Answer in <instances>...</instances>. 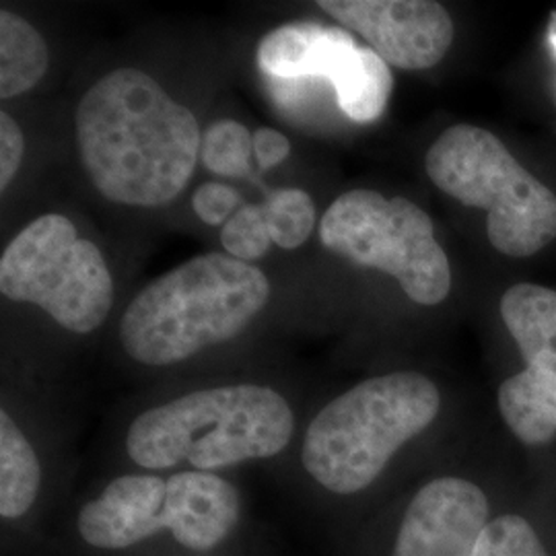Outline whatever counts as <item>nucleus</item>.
<instances>
[{
    "mask_svg": "<svg viewBox=\"0 0 556 556\" xmlns=\"http://www.w3.org/2000/svg\"><path fill=\"white\" fill-rule=\"evenodd\" d=\"M75 124L85 172L112 202L163 206L194 174L199 119L142 71L103 75L80 98Z\"/></svg>",
    "mask_w": 556,
    "mask_h": 556,
    "instance_id": "obj_1",
    "label": "nucleus"
},
{
    "mask_svg": "<svg viewBox=\"0 0 556 556\" xmlns=\"http://www.w3.org/2000/svg\"><path fill=\"white\" fill-rule=\"evenodd\" d=\"M270 299L266 275L241 260L204 254L140 291L119 321L128 357L167 367L241 334Z\"/></svg>",
    "mask_w": 556,
    "mask_h": 556,
    "instance_id": "obj_2",
    "label": "nucleus"
},
{
    "mask_svg": "<svg viewBox=\"0 0 556 556\" xmlns=\"http://www.w3.org/2000/svg\"><path fill=\"white\" fill-rule=\"evenodd\" d=\"M295 431L289 402L268 386L197 390L135 418L126 452L147 470L188 462L200 472L280 454Z\"/></svg>",
    "mask_w": 556,
    "mask_h": 556,
    "instance_id": "obj_3",
    "label": "nucleus"
},
{
    "mask_svg": "<svg viewBox=\"0 0 556 556\" xmlns=\"http://www.w3.org/2000/svg\"><path fill=\"white\" fill-rule=\"evenodd\" d=\"M438 386L417 371L365 379L309 422L301 447L307 475L334 495L371 486L397 450L439 415Z\"/></svg>",
    "mask_w": 556,
    "mask_h": 556,
    "instance_id": "obj_4",
    "label": "nucleus"
},
{
    "mask_svg": "<svg viewBox=\"0 0 556 556\" xmlns=\"http://www.w3.org/2000/svg\"><path fill=\"white\" fill-rule=\"evenodd\" d=\"M425 169L443 194L486 213V236L501 254L530 258L555 241V192L493 132L450 126L427 151Z\"/></svg>",
    "mask_w": 556,
    "mask_h": 556,
    "instance_id": "obj_5",
    "label": "nucleus"
},
{
    "mask_svg": "<svg viewBox=\"0 0 556 556\" xmlns=\"http://www.w3.org/2000/svg\"><path fill=\"white\" fill-rule=\"evenodd\" d=\"M239 517L238 489L219 475H126L80 509L77 530L100 551H124L167 530L184 548L206 553L229 538Z\"/></svg>",
    "mask_w": 556,
    "mask_h": 556,
    "instance_id": "obj_6",
    "label": "nucleus"
},
{
    "mask_svg": "<svg viewBox=\"0 0 556 556\" xmlns=\"http://www.w3.org/2000/svg\"><path fill=\"white\" fill-rule=\"evenodd\" d=\"M319 241L342 258L396 278L418 305H439L452 291V266L433 219L408 199L344 192L324 213Z\"/></svg>",
    "mask_w": 556,
    "mask_h": 556,
    "instance_id": "obj_7",
    "label": "nucleus"
},
{
    "mask_svg": "<svg viewBox=\"0 0 556 556\" xmlns=\"http://www.w3.org/2000/svg\"><path fill=\"white\" fill-rule=\"evenodd\" d=\"M0 293L43 309L75 334L98 330L114 303V280L100 248L56 213L29 223L0 258Z\"/></svg>",
    "mask_w": 556,
    "mask_h": 556,
    "instance_id": "obj_8",
    "label": "nucleus"
},
{
    "mask_svg": "<svg viewBox=\"0 0 556 556\" xmlns=\"http://www.w3.org/2000/svg\"><path fill=\"white\" fill-rule=\"evenodd\" d=\"M501 318L526 369L498 388L505 425L526 445L556 438V291L519 282L501 298Z\"/></svg>",
    "mask_w": 556,
    "mask_h": 556,
    "instance_id": "obj_9",
    "label": "nucleus"
},
{
    "mask_svg": "<svg viewBox=\"0 0 556 556\" xmlns=\"http://www.w3.org/2000/svg\"><path fill=\"white\" fill-rule=\"evenodd\" d=\"M318 7L402 71L439 64L456 34L450 13L431 0H319Z\"/></svg>",
    "mask_w": 556,
    "mask_h": 556,
    "instance_id": "obj_10",
    "label": "nucleus"
},
{
    "mask_svg": "<svg viewBox=\"0 0 556 556\" xmlns=\"http://www.w3.org/2000/svg\"><path fill=\"white\" fill-rule=\"evenodd\" d=\"M489 523V498L480 486L435 478L408 503L392 556H475Z\"/></svg>",
    "mask_w": 556,
    "mask_h": 556,
    "instance_id": "obj_11",
    "label": "nucleus"
},
{
    "mask_svg": "<svg viewBox=\"0 0 556 556\" xmlns=\"http://www.w3.org/2000/svg\"><path fill=\"white\" fill-rule=\"evenodd\" d=\"M357 46L342 27L287 23L264 36L256 50L260 71L273 79H337L349 52Z\"/></svg>",
    "mask_w": 556,
    "mask_h": 556,
    "instance_id": "obj_12",
    "label": "nucleus"
},
{
    "mask_svg": "<svg viewBox=\"0 0 556 556\" xmlns=\"http://www.w3.org/2000/svg\"><path fill=\"white\" fill-rule=\"evenodd\" d=\"M41 466L29 439L7 410H0V516L20 519L38 501Z\"/></svg>",
    "mask_w": 556,
    "mask_h": 556,
    "instance_id": "obj_13",
    "label": "nucleus"
},
{
    "mask_svg": "<svg viewBox=\"0 0 556 556\" xmlns=\"http://www.w3.org/2000/svg\"><path fill=\"white\" fill-rule=\"evenodd\" d=\"M50 64L48 46L34 25L9 9L0 11V98L31 91Z\"/></svg>",
    "mask_w": 556,
    "mask_h": 556,
    "instance_id": "obj_14",
    "label": "nucleus"
},
{
    "mask_svg": "<svg viewBox=\"0 0 556 556\" xmlns=\"http://www.w3.org/2000/svg\"><path fill=\"white\" fill-rule=\"evenodd\" d=\"M394 77L390 64L371 48L357 46L332 83L340 110L358 124L376 122L388 108Z\"/></svg>",
    "mask_w": 556,
    "mask_h": 556,
    "instance_id": "obj_15",
    "label": "nucleus"
},
{
    "mask_svg": "<svg viewBox=\"0 0 556 556\" xmlns=\"http://www.w3.org/2000/svg\"><path fill=\"white\" fill-rule=\"evenodd\" d=\"M262 206L273 243L282 250H298L316 225V204L305 190L280 188L268 194Z\"/></svg>",
    "mask_w": 556,
    "mask_h": 556,
    "instance_id": "obj_16",
    "label": "nucleus"
},
{
    "mask_svg": "<svg viewBox=\"0 0 556 556\" xmlns=\"http://www.w3.org/2000/svg\"><path fill=\"white\" fill-rule=\"evenodd\" d=\"M254 157V135L236 119H219L206 128L200 144L204 167L223 178H241Z\"/></svg>",
    "mask_w": 556,
    "mask_h": 556,
    "instance_id": "obj_17",
    "label": "nucleus"
},
{
    "mask_svg": "<svg viewBox=\"0 0 556 556\" xmlns=\"http://www.w3.org/2000/svg\"><path fill=\"white\" fill-rule=\"evenodd\" d=\"M475 556H548V553L528 519L503 516L486 526Z\"/></svg>",
    "mask_w": 556,
    "mask_h": 556,
    "instance_id": "obj_18",
    "label": "nucleus"
},
{
    "mask_svg": "<svg viewBox=\"0 0 556 556\" xmlns=\"http://www.w3.org/2000/svg\"><path fill=\"white\" fill-rule=\"evenodd\" d=\"M220 243L225 252L241 262L258 260L268 252L273 238L260 204H243L238 213L223 225Z\"/></svg>",
    "mask_w": 556,
    "mask_h": 556,
    "instance_id": "obj_19",
    "label": "nucleus"
},
{
    "mask_svg": "<svg viewBox=\"0 0 556 556\" xmlns=\"http://www.w3.org/2000/svg\"><path fill=\"white\" fill-rule=\"evenodd\" d=\"M192 208L206 225H225L241 208V197L219 181L202 184L192 197Z\"/></svg>",
    "mask_w": 556,
    "mask_h": 556,
    "instance_id": "obj_20",
    "label": "nucleus"
},
{
    "mask_svg": "<svg viewBox=\"0 0 556 556\" xmlns=\"http://www.w3.org/2000/svg\"><path fill=\"white\" fill-rule=\"evenodd\" d=\"M25 153V137L20 124L7 112H0V190H7L17 176Z\"/></svg>",
    "mask_w": 556,
    "mask_h": 556,
    "instance_id": "obj_21",
    "label": "nucleus"
},
{
    "mask_svg": "<svg viewBox=\"0 0 556 556\" xmlns=\"http://www.w3.org/2000/svg\"><path fill=\"white\" fill-rule=\"evenodd\" d=\"M291 155V142L275 128H258L254 132V157L260 169L277 167Z\"/></svg>",
    "mask_w": 556,
    "mask_h": 556,
    "instance_id": "obj_22",
    "label": "nucleus"
},
{
    "mask_svg": "<svg viewBox=\"0 0 556 556\" xmlns=\"http://www.w3.org/2000/svg\"><path fill=\"white\" fill-rule=\"evenodd\" d=\"M555 48H556V38H555Z\"/></svg>",
    "mask_w": 556,
    "mask_h": 556,
    "instance_id": "obj_23",
    "label": "nucleus"
}]
</instances>
